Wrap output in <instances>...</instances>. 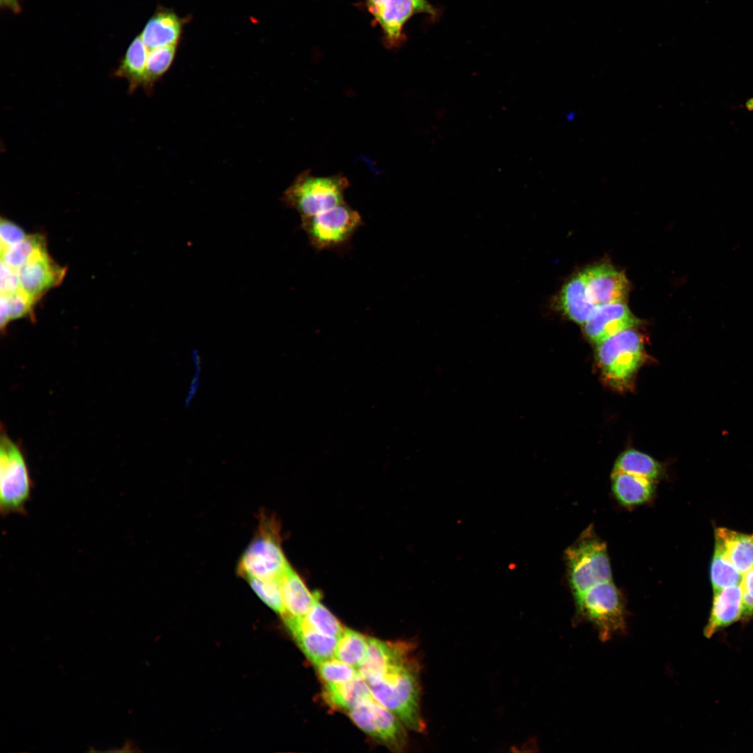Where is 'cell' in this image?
<instances>
[{"label": "cell", "mask_w": 753, "mask_h": 753, "mask_svg": "<svg viewBox=\"0 0 753 753\" xmlns=\"http://www.w3.org/2000/svg\"><path fill=\"white\" fill-rule=\"evenodd\" d=\"M420 664L411 656L379 680L369 685L374 699L409 729L425 731L420 708Z\"/></svg>", "instance_id": "6da1fadb"}, {"label": "cell", "mask_w": 753, "mask_h": 753, "mask_svg": "<svg viewBox=\"0 0 753 753\" xmlns=\"http://www.w3.org/2000/svg\"><path fill=\"white\" fill-rule=\"evenodd\" d=\"M565 558L568 579L575 599L597 584L612 581L607 545L591 526L567 549Z\"/></svg>", "instance_id": "7a4b0ae2"}, {"label": "cell", "mask_w": 753, "mask_h": 753, "mask_svg": "<svg viewBox=\"0 0 753 753\" xmlns=\"http://www.w3.org/2000/svg\"><path fill=\"white\" fill-rule=\"evenodd\" d=\"M280 535L276 519L262 514L257 533L240 558L238 575L246 580L280 579L290 566Z\"/></svg>", "instance_id": "3957f363"}, {"label": "cell", "mask_w": 753, "mask_h": 753, "mask_svg": "<svg viewBox=\"0 0 753 753\" xmlns=\"http://www.w3.org/2000/svg\"><path fill=\"white\" fill-rule=\"evenodd\" d=\"M644 356L643 340L632 328L624 330L598 344L596 350L603 379L619 390L630 386Z\"/></svg>", "instance_id": "277c9868"}, {"label": "cell", "mask_w": 753, "mask_h": 753, "mask_svg": "<svg viewBox=\"0 0 753 753\" xmlns=\"http://www.w3.org/2000/svg\"><path fill=\"white\" fill-rule=\"evenodd\" d=\"M349 185L347 178L341 174L317 176L306 170L287 188L282 201L301 218L311 216L344 203V194Z\"/></svg>", "instance_id": "5b68a950"}, {"label": "cell", "mask_w": 753, "mask_h": 753, "mask_svg": "<svg viewBox=\"0 0 753 753\" xmlns=\"http://www.w3.org/2000/svg\"><path fill=\"white\" fill-rule=\"evenodd\" d=\"M33 484L25 457L15 443L1 432L0 443V510L3 516L24 514Z\"/></svg>", "instance_id": "8992f818"}, {"label": "cell", "mask_w": 753, "mask_h": 753, "mask_svg": "<svg viewBox=\"0 0 753 753\" xmlns=\"http://www.w3.org/2000/svg\"><path fill=\"white\" fill-rule=\"evenodd\" d=\"M577 614L593 623L602 641L625 629L623 596L612 581L597 584L575 599Z\"/></svg>", "instance_id": "52a82bcc"}, {"label": "cell", "mask_w": 753, "mask_h": 753, "mask_svg": "<svg viewBox=\"0 0 753 753\" xmlns=\"http://www.w3.org/2000/svg\"><path fill=\"white\" fill-rule=\"evenodd\" d=\"M301 218L302 229L310 244L319 250L345 245L363 224L359 213L345 202Z\"/></svg>", "instance_id": "ba28073f"}, {"label": "cell", "mask_w": 753, "mask_h": 753, "mask_svg": "<svg viewBox=\"0 0 753 753\" xmlns=\"http://www.w3.org/2000/svg\"><path fill=\"white\" fill-rule=\"evenodd\" d=\"M353 723L390 750L401 752L407 744L405 727L373 697L347 712Z\"/></svg>", "instance_id": "9c48e42d"}, {"label": "cell", "mask_w": 753, "mask_h": 753, "mask_svg": "<svg viewBox=\"0 0 753 753\" xmlns=\"http://www.w3.org/2000/svg\"><path fill=\"white\" fill-rule=\"evenodd\" d=\"M365 2L390 45H396L401 41L404 25L413 14L434 13L426 0H365Z\"/></svg>", "instance_id": "30bf717a"}, {"label": "cell", "mask_w": 753, "mask_h": 753, "mask_svg": "<svg viewBox=\"0 0 753 753\" xmlns=\"http://www.w3.org/2000/svg\"><path fill=\"white\" fill-rule=\"evenodd\" d=\"M413 648L411 644L405 641H385L368 637L367 654L358 672L370 685L412 656Z\"/></svg>", "instance_id": "8fae6325"}, {"label": "cell", "mask_w": 753, "mask_h": 753, "mask_svg": "<svg viewBox=\"0 0 753 753\" xmlns=\"http://www.w3.org/2000/svg\"><path fill=\"white\" fill-rule=\"evenodd\" d=\"M586 294L595 306L623 303L628 296L629 282L624 273L604 263L582 271Z\"/></svg>", "instance_id": "7c38bea8"}, {"label": "cell", "mask_w": 753, "mask_h": 753, "mask_svg": "<svg viewBox=\"0 0 753 753\" xmlns=\"http://www.w3.org/2000/svg\"><path fill=\"white\" fill-rule=\"evenodd\" d=\"M639 323L626 305L614 303L595 306L584 323V330L586 336L598 344Z\"/></svg>", "instance_id": "4fadbf2b"}, {"label": "cell", "mask_w": 753, "mask_h": 753, "mask_svg": "<svg viewBox=\"0 0 753 753\" xmlns=\"http://www.w3.org/2000/svg\"><path fill=\"white\" fill-rule=\"evenodd\" d=\"M20 289L37 301L45 291L61 283L66 269L44 252L17 270Z\"/></svg>", "instance_id": "5bb4252c"}, {"label": "cell", "mask_w": 753, "mask_h": 753, "mask_svg": "<svg viewBox=\"0 0 753 753\" xmlns=\"http://www.w3.org/2000/svg\"><path fill=\"white\" fill-rule=\"evenodd\" d=\"M284 622L302 652L316 667L333 657L337 638L310 628L303 623V618Z\"/></svg>", "instance_id": "9a60e30c"}, {"label": "cell", "mask_w": 753, "mask_h": 753, "mask_svg": "<svg viewBox=\"0 0 753 753\" xmlns=\"http://www.w3.org/2000/svg\"><path fill=\"white\" fill-rule=\"evenodd\" d=\"M742 592L740 584L713 591V604L704 635L710 638L718 630L741 619Z\"/></svg>", "instance_id": "2e32d148"}, {"label": "cell", "mask_w": 753, "mask_h": 753, "mask_svg": "<svg viewBox=\"0 0 753 753\" xmlns=\"http://www.w3.org/2000/svg\"><path fill=\"white\" fill-rule=\"evenodd\" d=\"M280 582L284 606L281 616L283 621L304 618L320 597L319 593H312L291 565L282 576Z\"/></svg>", "instance_id": "e0dca14e"}, {"label": "cell", "mask_w": 753, "mask_h": 753, "mask_svg": "<svg viewBox=\"0 0 753 753\" xmlns=\"http://www.w3.org/2000/svg\"><path fill=\"white\" fill-rule=\"evenodd\" d=\"M554 307L573 321L584 324L595 307L586 294L582 271L568 280L556 297Z\"/></svg>", "instance_id": "ac0fdd59"}, {"label": "cell", "mask_w": 753, "mask_h": 753, "mask_svg": "<svg viewBox=\"0 0 753 753\" xmlns=\"http://www.w3.org/2000/svg\"><path fill=\"white\" fill-rule=\"evenodd\" d=\"M611 488L616 499L625 506L649 501L655 491L654 480L620 471H612Z\"/></svg>", "instance_id": "d6986e66"}, {"label": "cell", "mask_w": 753, "mask_h": 753, "mask_svg": "<svg viewBox=\"0 0 753 753\" xmlns=\"http://www.w3.org/2000/svg\"><path fill=\"white\" fill-rule=\"evenodd\" d=\"M322 697L331 708L348 712L372 695L369 685L358 674L346 682L324 685Z\"/></svg>", "instance_id": "ffe728a7"}, {"label": "cell", "mask_w": 753, "mask_h": 753, "mask_svg": "<svg viewBox=\"0 0 753 753\" xmlns=\"http://www.w3.org/2000/svg\"><path fill=\"white\" fill-rule=\"evenodd\" d=\"M715 539L722 543L729 561L740 575L753 568V534L719 527L715 528Z\"/></svg>", "instance_id": "44dd1931"}, {"label": "cell", "mask_w": 753, "mask_h": 753, "mask_svg": "<svg viewBox=\"0 0 753 753\" xmlns=\"http://www.w3.org/2000/svg\"><path fill=\"white\" fill-rule=\"evenodd\" d=\"M178 17L171 11L155 13L146 23L140 35L149 49L175 45L181 33Z\"/></svg>", "instance_id": "7402d4cb"}, {"label": "cell", "mask_w": 753, "mask_h": 753, "mask_svg": "<svg viewBox=\"0 0 753 753\" xmlns=\"http://www.w3.org/2000/svg\"><path fill=\"white\" fill-rule=\"evenodd\" d=\"M147 48L140 36H137L130 44L114 71L116 77L128 81L130 93H134L139 86H144L149 53Z\"/></svg>", "instance_id": "603a6c76"}, {"label": "cell", "mask_w": 753, "mask_h": 753, "mask_svg": "<svg viewBox=\"0 0 753 753\" xmlns=\"http://www.w3.org/2000/svg\"><path fill=\"white\" fill-rule=\"evenodd\" d=\"M613 471L628 473L657 480L662 475L661 464L650 455L634 449L622 452L616 459Z\"/></svg>", "instance_id": "cb8c5ba5"}, {"label": "cell", "mask_w": 753, "mask_h": 753, "mask_svg": "<svg viewBox=\"0 0 753 753\" xmlns=\"http://www.w3.org/2000/svg\"><path fill=\"white\" fill-rule=\"evenodd\" d=\"M367 648V637L344 627L337 638L333 657L358 670L366 656Z\"/></svg>", "instance_id": "d4e9b609"}, {"label": "cell", "mask_w": 753, "mask_h": 753, "mask_svg": "<svg viewBox=\"0 0 753 753\" xmlns=\"http://www.w3.org/2000/svg\"><path fill=\"white\" fill-rule=\"evenodd\" d=\"M45 251L43 236L38 234L29 235L15 245L1 248V261L11 268L17 270Z\"/></svg>", "instance_id": "484cf974"}, {"label": "cell", "mask_w": 753, "mask_h": 753, "mask_svg": "<svg viewBox=\"0 0 753 753\" xmlns=\"http://www.w3.org/2000/svg\"><path fill=\"white\" fill-rule=\"evenodd\" d=\"M715 549L710 567L713 591L740 584V575L729 561L722 543L715 539Z\"/></svg>", "instance_id": "4316f807"}, {"label": "cell", "mask_w": 753, "mask_h": 753, "mask_svg": "<svg viewBox=\"0 0 753 753\" xmlns=\"http://www.w3.org/2000/svg\"><path fill=\"white\" fill-rule=\"evenodd\" d=\"M175 52V45L151 49L149 52L143 86L146 92H151L157 80L169 68L174 60Z\"/></svg>", "instance_id": "83f0119b"}, {"label": "cell", "mask_w": 753, "mask_h": 753, "mask_svg": "<svg viewBox=\"0 0 753 753\" xmlns=\"http://www.w3.org/2000/svg\"><path fill=\"white\" fill-rule=\"evenodd\" d=\"M319 597L303 618V623L310 628L321 634L338 638L344 626L339 620L319 601Z\"/></svg>", "instance_id": "f1b7e54d"}, {"label": "cell", "mask_w": 753, "mask_h": 753, "mask_svg": "<svg viewBox=\"0 0 753 753\" xmlns=\"http://www.w3.org/2000/svg\"><path fill=\"white\" fill-rule=\"evenodd\" d=\"M36 301L21 289L14 294L0 296V324L3 330L12 320L28 314Z\"/></svg>", "instance_id": "f546056e"}, {"label": "cell", "mask_w": 753, "mask_h": 753, "mask_svg": "<svg viewBox=\"0 0 753 753\" xmlns=\"http://www.w3.org/2000/svg\"><path fill=\"white\" fill-rule=\"evenodd\" d=\"M280 579H250L247 581L257 596L267 606L282 616L284 606Z\"/></svg>", "instance_id": "4dcf8cb0"}, {"label": "cell", "mask_w": 753, "mask_h": 753, "mask_svg": "<svg viewBox=\"0 0 753 753\" xmlns=\"http://www.w3.org/2000/svg\"><path fill=\"white\" fill-rule=\"evenodd\" d=\"M317 668L324 685L346 682L358 674L356 669L334 657L321 662Z\"/></svg>", "instance_id": "1f68e13d"}, {"label": "cell", "mask_w": 753, "mask_h": 753, "mask_svg": "<svg viewBox=\"0 0 753 753\" xmlns=\"http://www.w3.org/2000/svg\"><path fill=\"white\" fill-rule=\"evenodd\" d=\"M742 592L741 621L753 619V568L743 575L740 584Z\"/></svg>", "instance_id": "d6a6232c"}, {"label": "cell", "mask_w": 753, "mask_h": 753, "mask_svg": "<svg viewBox=\"0 0 753 753\" xmlns=\"http://www.w3.org/2000/svg\"><path fill=\"white\" fill-rule=\"evenodd\" d=\"M26 236V235L21 227L10 221L3 218L1 219V248L15 245L25 238Z\"/></svg>", "instance_id": "836d02e7"}, {"label": "cell", "mask_w": 753, "mask_h": 753, "mask_svg": "<svg viewBox=\"0 0 753 753\" xmlns=\"http://www.w3.org/2000/svg\"><path fill=\"white\" fill-rule=\"evenodd\" d=\"M0 290L1 294H11L20 290L17 270L13 269L1 261Z\"/></svg>", "instance_id": "e575fe53"}, {"label": "cell", "mask_w": 753, "mask_h": 753, "mask_svg": "<svg viewBox=\"0 0 753 753\" xmlns=\"http://www.w3.org/2000/svg\"><path fill=\"white\" fill-rule=\"evenodd\" d=\"M192 359L193 365H194V367H195V368H194L195 372H194V375H193V376H192V378L191 379V381L190 383L189 388L188 390V392H187V394H186V396H185V406L190 405V404L192 402L195 396L197 394V392L198 391V389L199 388V384H200V377H201L200 376H201V357H200L199 353H198L197 351H192Z\"/></svg>", "instance_id": "d590c367"}, {"label": "cell", "mask_w": 753, "mask_h": 753, "mask_svg": "<svg viewBox=\"0 0 753 753\" xmlns=\"http://www.w3.org/2000/svg\"><path fill=\"white\" fill-rule=\"evenodd\" d=\"M0 6L15 13H18L21 10L19 0H0Z\"/></svg>", "instance_id": "8d00e7d4"}]
</instances>
